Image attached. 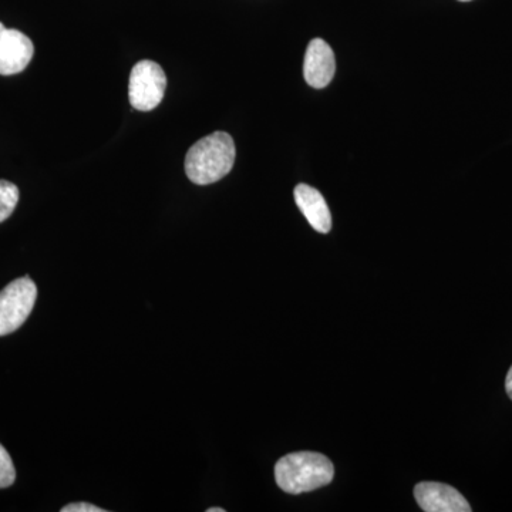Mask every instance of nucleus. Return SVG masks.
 I'll use <instances>...</instances> for the list:
<instances>
[{"instance_id":"obj_11","label":"nucleus","mask_w":512,"mask_h":512,"mask_svg":"<svg viewBox=\"0 0 512 512\" xmlns=\"http://www.w3.org/2000/svg\"><path fill=\"white\" fill-rule=\"evenodd\" d=\"M62 512H106V510L89 503H74L63 507Z\"/></svg>"},{"instance_id":"obj_13","label":"nucleus","mask_w":512,"mask_h":512,"mask_svg":"<svg viewBox=\"0 0 512 512\" xmlns=\"http://www.w3.org/2000/svg\"><path fill=\"white\" fill-rule=\"evenodd\" d=\"M207 512H225L224 508H208Z\"/></svg>"},{"instance_id":"obj_14","label":"nucleus","mask_w":512,"mask_h":512,"mask_svg":"<svg viewBox=\"0 0 512 512\" xmlns=\"http://www.w3.org/2000/svg\"><path fill=\"white\" fill-rule=\"evenodd\" d=\"M458 2H471V0H458Z\"/></svg>"},{"instance_id":"obj_6","label":"nucleus","mask_w":512,"mask_h":512,"mask_svg":"<svg viewBox=\"0 0 512 512\" xmlns=\"http://www.w3.org/2000/svg\"><path fill=\"white\" fill-rule=\"evenodd\" d=\"M35 55V46L25 33L5 29L0 33V74L13 76L22 73Z\"/></svg>"},{"instance_id":"obj_8","label":"nucleus","mask_w":512,"mask_h":512,"mask_svg":"<svg viewBox=\"0 0 512 512\" xmlns=\"http://www.w3.org/2000/svg\"><path fill=\"white\" fill-rule=\"evenodd\" d=\"M293 194L296 205L311 227L320 234H328L332 229V215L323 195L316 188L306 184L296 185Z\"/></svg>"},{"instance_id":"obj_5","label":"nucleus","mask_w":512,"mask_h":512,"mask_svg":"<svg viewBox=\"0 0 512 512\" xmlns=\"http://www.w3.org/2000/svg\"><path fill=\"white\" fill-rule=\"evenodd\" d=\"M414 498L426 512H471L464 495L451 485L424 481L414 487Z\"/></svg>"},{"instance_id":"obj_1","label":"nucleus","mask_w":512,"mask_h":512,"mask_svg":"<svg viewBox=\"0 0 512 512\" xmlns=\"http://www.w3.org/2000/svg\"><path fill=\"white\" fill-rule=\"evenodd\" d=\"M237 148L225 131H215L201 138L188 150L185 174L191 183L210 185L227 177L234 167Z\"/></svg>"},{"instance_id":"obj_10","label":"nucleus","mask_w":512,"mask_h":512,"mask_svg":"<svg viewBox=\"0 0 512 512\" xmlns=\"http://www.w3.org/2000/svg\"><path fill=\"white\" fill-rule=\"evenodd\" d=\"M16 470L8 450L0 444V488H8L15 483Z\"/></svg>"},{"instance_id":"obj_9","label":"nucleus","mask_w":512,"mask_h":512,"mask_svg":"<svg viewBox=\"0 0 512 512\" xmlns=\"http://www.w3.org/2000/svg\"><path fill=\"white\" fill-rule=\"evenodd\" d=\"M19 195V188L15 184L0 180V224L15 211Z\"/></svg>"},{"instance_id":"obj_12","label":"nucleus","mask_w":512,"mask_h":512,"mask_svg":"<svg viewBox=\"0 0 512 512\" xmlns=\"http://www.w3.org/2000/svg\"><path fill=\"white\" fill-rule=\"evenodd\" d=\"M505 390H507L508 397L512 400V366L508 370L507 379H505Z\"/></svg>"},{"instance_id":"obj_3","label":"nucleus","mask_w":512,"mask_h":512,"mask_svg":"<svg viewBox=\"0 0 512 512\" xmlns=\"http://www.w3.org/2000/svg\"><path fill=\"white\" fill-rule=\"evenodd\" d=\"M167 89L163 67L153 60H141L133 67L128 83V99L133 109L151 111L160 106Z\"/></svg>"},{"instance_id":"obj_2","label":"nucleus","mask_w":512,"mask_h":512,"mask_svg":"<svg viewBox=\"0 0 512 512\" xmlns=\"http://www.w3.org/2000/svg\"><path fill=\"white\" fill-rule=\"evenodd\" d=\"M335 477L328 457L312 451H299L282 457L275 466V480L285 493L299 495L326 487Z\"/></svg>"},{"instance_id":"obj_7","label":"nucleus","mask_w":512,"mask_h":512,"mask_svg":"<svg viewBox=\"0 0 512 512\" xmlns=\"http://www.w3.org/2000/svg\"><path fill=\"white\" fill-rule=\"evenodd\" d=\"M336 62L332 47L322 39H313L306 49L303 77L313 89H325L335 77Z\"/></svg>"},{"instance_id":"obj_4","label":"nucleus","mask_w":512,"mask_h":512,"mask_svg":"<svg viewBox=\"0 0 512 512\" xmlns=\"http://www.w3.org/2000/svg\"><path fill=\"white\" fill-rule=\"evenodd\" d=\"M36 298L37 288L29 276L15 279L0 292V336L16 332L26 322Z\"/></svg>"}]
</instances>
